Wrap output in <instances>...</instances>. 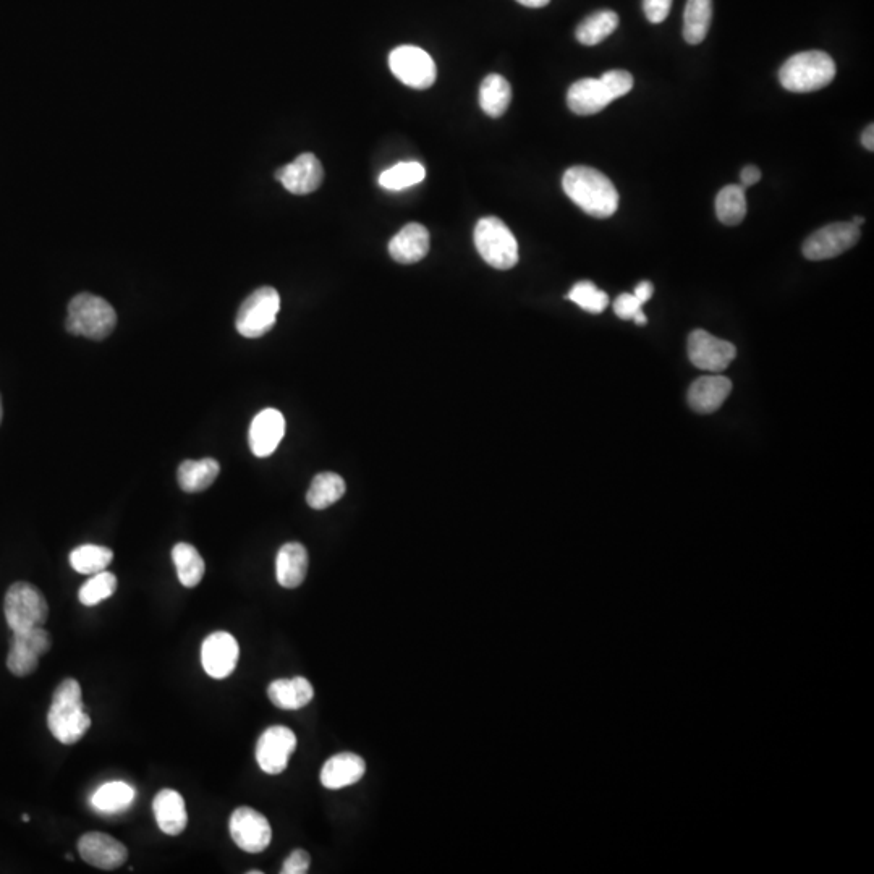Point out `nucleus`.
Segmentation results:
<instances>
[{
	"label": "nucleus",
	"instance_id": "nucleus-7",
	"mask_svg": "<svg viewBox=\"0 0 874 874\" xmlns=\"http://www.w3.org/2000/svg\"><path fill=\"white\" fill-rule=\"evenodd\" d=\"M279 310H281V297L276 289L261 287L255 290L238 310L235 319L238 334L247 339L263 337L276 326Z\"/></svg>",
	"mask_w": 874,
	"mask_h": 874
},
{
	"label": "nucleus",
	"instance_id": "nucleus-16",
	"mask_svg": "<svg viewBox=\"0 0 874 874\" xmlns=\"http://www.w3.org/2000/svg\"><path fill=\"white\" fill-rule=\"evenodd\" d=\"M276 179L293 195H308L321 187L324 170L318 157L311 153L298 156L295 161L277 170Z\"/></svg>",
	"mask_w": 874,
	"mask_h": 874
},
{
	"label": "nucleus",
	"instance_id": "nucleus-44",
	"mask_svg": "<svg viewBox=\"0 0 874 874\" xmlns=\"http://www.w3.org/2000/svg\"><path fill=\"white\" fill-rule=\"evenodd\" d=\"M517 2L525 7H530V9H541V7H546L551 0H517Z\"/></svg>",
	"mask_w": 874,
	"mask_h": 874
},
{
	"label": "nucleus",
	"instance_id": "nucleus-28",
	"mask_svg": "<svg viewBox=\"0 0 874 874\" xmlns=\"http://www.w3.org/2000/svg\"><path fill=\"white\" fill-rule=\"evenodd\" d=\"M713 20V0H687L684 12V39L696 46L708 36Z\"/></svg>",
	"mask_w": 874,
	"mask_h": 874
},
{
	"label": "nucleus",
	"instance_id": "nucleus-40",
	"mask_svg": "<svg viewBox=\"0 0 874 874\" xmlns=\"http://www.w3.org/2000/svg\"><path fill=\"white\" fill-rule=\"evenodd\" d=\"M672 0H643V10H645L648 22L658 25L664 22L669 13H671Z\"/></svg>",
	"mask_w": 874,
	"mask_h": 874
},
{
	"label": "nucleus",
	"instance_id": "nucleus-15",
	"mask_svg": "<svg viewBox=\"0 0 874 874\" xmlns=\"http://www.w3.org/2000/svg\"><path fill=\"white\" fill-rule=\"evenodd\" d=\"M78 852L88 865L106 871L117 870L128 858L127 847L104 832H88L81 836Z\"/></svg>",
	"mask_w": 874,
	"mask_h": 874
},
{
	"label": "nucleus",
	"instance_id": "nucleus-26",
	"mask_svg": "<svg viewBox=\"0 0 874 874\" xmlns=\"http://www.w3.org/2000/svg\"><path fill=\"white\" fill-rule=\"evenodd\" d=\"M135 797V789L127 782H107L94 792L91 805L99 813L115 815L132 807Z\"/></svg>",
	"mask_w": 874,
	"mask_h": 874
},
{
	"label": "nucleus",
	"instance_id": "nucleus-4",
	"mask_svg": "<svg viewBox=\"0 0 874 874\" xmlns=\"http://www.w3.org/2000/svg\"><path fill=\"white\" fill-rule=\"evenodd\" d=\"M115 326H117V313L111 303L98 295L80 293L68 303L65 327L73 336L104 340L111 336Z\"/></svg>",
	"mask_w": 874,
	"mask_h": 874
},
{
	"label": "nucleus",
	"instance_id": "nucleus-23",
	"mask_svg": "<svg viewBox=\"0 0 874 874\" xmlns=\"http://www.w3.org/2000/svg\"><path fill=\"white\" fill-rule=\"evenodd\" d=\"M308 551L300 543H287L279 549L276 559V577L287 590L298 588L308 573Z\"/></svg>",
	"mask_w": 874,
	"mask_h": 874
},
{
	"label": "nucleus",
	"instance_id": "nucleus-37",
	"mask_svg": "<svg viewBox=\"0 0 874 874\" xmlns=\"http://www.w3.org/2000/svg\"><path fill=\"white\" fill-rule=\"evenodd\" d=\"M614 313L620 319H632L638 326H645L648 323L645 313H643V303L638 300L633 293H622L614 302Z\"/></svg>",
	"mask_w": 874,
	"mask_h": 874
},
{
	"label": "nucleus",
	"instance_id": "nucleus-30",
	"mask_svg": "<svg viewBox=\"0 0 874 874\" xmlns=\"http://www.w3.org/2000/svg\"><path fill=\"white\" fill-rule=\"evenodd\" d=\"M619 26V15L612 10H599V12L591 13L590 17H586L580 25H578L575 36L577 41L583 46H596L603 43L604 39L609 38Z\"/></svg>",
	"mask_w": 874,
	"mask_h": 874
},
{
	"label": "nucleus",
	"instance_id": "nucleus-36",
	"mask_svg": "<svg viewBox=\"0 0 874 874\" xmlns=\"http://www.w3.org/2000/svg\"><path fill=\"white\" fill-rule=\"evenodd\" d=\"M567 298H569L570 302L580 306L582 310L593 314L603 313V311L606 310L607 305H609V297H607V293L598 289V287L590 281H582L573 285V289L570 290Z\"/></svg>",
	"mask_w": 874,
	"mask_h": 874
},
{
	"label": "nucleus",
	"instance_id": "nucleus-22",
	"mask_svg": "<svg viewBox=\"0 0 874 874\" xmlns=\"http://www.w3.org/2000/svg\"><path fill=\"white\" fill-rule=\"evenodd\" d=\"M429 232L425 225L407 224L389 242V255L400 264H415L428 255Z\"/></svg>",
	"mask_w": 874,
	"mask_h": 874
},
{
	"label": "nucleus",
	"instance_id": "nucleus-46",
	"mask_svg": "<svg viewBox=\"0 0 874 874\" xmlns=\"http://www.w3.org/2000/svg\"><path fill=\"white\" fill-rule=\"evenodd\" d=\"M2 416H4V407H2V397H0V423H2Z\"/></svg>",
	"mask_w": 874,
	"mask_h": 874
},
{
	"label": "nucleus",
	"instance_id": "nucleus-35",
	"mask_svg": "<svg viewBox=\"0 0 874 874\" xmlns=\"http://www.w3.org/2000/svg\"><path fill=\"white\" fill-rule=\"evenodd\" d=\"M117 590V577L111 572H99L81 586L78 599L86 607L98 606Z\"/></svg>",
	"mask_w": 874,
	"mask_h": 874
},
{
	"label": "nucleus",
	"instance_id": "nucleus-21",
	"mask_svg": "<svg viewBox=\"0 0 874 874\" xmlns=\"http://www.w3.org/2000/svg\"><path fill=\"white\" fill-rule=\"evenodd\" d=\"M154 818L157 826L167 836H180L188 826V813L185 800L174 789H162L154 797Z\"/></svg>",
	"mask_w": 874,
	"mask_h": 874
},
{
	"label": "nucleus",
	"instance_id": "nucleus-33",
	"mask_svg": "<svg viewBox=\"0 0 874 874\" xmlns=\"http://www.w3.org/2000/svg\"><path fill=\"white\" fill-rule=\"evenodd\" d=\"M716 214L726 225H739L747 216V195L742 185H727L716 196Z\"/></svg>",
	"mask_w": 874,
	"mask_h": 874
},
{
	"label": "nucleus",
	"instance_id": "nucleus-14",
	"mask_svg": "<svg viewBox=\"0 0 874 874\" xmlns=\"http://www.w3.org/2000/svg\"><path fill=\"white\" fill-rule=\"evenodd\" d=\"M240 646L230 633L214 632L201 645V664L213 679H227L238 664Z\"/></svg>",
	"mask_w": 874,
	"mask_h": 874
},
{
	"label": "nucleus",
	"instance_id": "nucleus-18",
	"mask_svg": "<svg viewBox=\"0 0 874 874\" xmlns=\"http://www.w3.org/2000/svg\"><path fill=\"white\" fill-rule=\"evenodd\" d=\"M611 93L601 78H583L575 81L567 93L570 111L577 115H594L604 111L611 102Z\"/></svg>",
	"mask_w": 874,
	"mask_h": 874
},
{
	"label": "nucleus",
	"instance_id": "nucleus-10",
	"mask_svg": "<svg viewBox=\"0 0 874 874\" xmlns=\"http://www.w3.org/2000/svg\"><path fill=\"white\" fill-rule=\"evenodd\" d=\"M51 635L44 627L13 632L12 645L7 656V667L15 677L33 674L39 666V658L51 650Z\"/></svg>",
	"mask_w": 874,
	"mask_h": 874
},
{
	"label": "nucleus",
	"instance_id": "nucleus-29",
	"mask_svg": "<svg viewBox=\"0 0 874 874\" xmlns=\"http://www.w3.org/2000/svg\"><path fill=\"white\" fill-rule=\"evenodd\" d=\"M172 561H174L180 583L185 588H195L200 585L204 577V559L195 546L188 543L175 544L172 549Z\"/></svg>",
	"mask_w": 874,
	"mask_h": 874
},
{
	"label": "nucleus",
	"instance_id": "nucleus-31",
	"mask_svg": "<svg viewBox=\"0 0 874 874\" xmlns=\"http://www.w3.org/2000/svg\"><path fill=\"white\" fill-rule=\"evenodd\" d=\"M345 489L347 488L342 476L337 473H319L314 476L313 483L306 493V502L311 509L324 510L340 501L345 494Z\"/></svg>",
	"mask_w": 874,
	"mask_h": 874
},
{
	"label": "nucleus",
	"instance_id": "nucleus-38",
	"mask_svg": "<svg viewBox=\"0 0 874 874\" xmlns=\"http://www.w3.org/2000/svg\"><path fill=\"white\" fill-rule=\"evenodd\" d=\"M601 81L606 85L614 101L630 93L633 88V77L627 70H609L603 73Z\"/></svg>",
	"mask_w": 874,
	"mask_h": 874
},
{
	"label": "nucleus",
	"instance_id": "nucleus-39",
	"mask_svg": "<svg viewBox=\"0 0 874 874\" xmlns=\"http://www.w3.org/2000/svg\"><path fill=\"white\" fill-rule=\"evenodd\" d=\"M311 858L310 853L306 850L298 849L290 853L284 865H282V874H305L310 871Z\"/></svg>",
	"mask_w": 874,
	"mask_h": 874
},
{
	"label": "nucleus",
	"instance_id": "nucleus-24",
	"mask_svg": "<svg viewBox=\"0 0 874 874\" xmlns=\"http://www.w3.org/2000/svg\"><path fill=\"white\" fill-rule=\"evenodd\" d=\"M268 696L272 705L284 711H297L310 705L314 690L310 680L305 677L295 679L274 680L268 687Z\"/></svg>",
	"mask_w": 874,
	"mask_h": 874
},
{
	"label": "nucleus",
	"instance_id": "nucleus-17",
	"mask_svg": "<svg viewBox=\"0 0 874 874\" xmlns=\"http://www.w3.org/2000/svg\"><path fill=\"white\" fill-rule=\"evenodd\" d=\"M285 434V418L276 408H266L253 418L248 433L250 449L256 457L264 459L276 452Z\"/></svg>",
	"mask_w": 874,
	"mask_h": 874
},
{
	"label": "nucleus",
	"instance_id": "nucleus-48",
	"mask_svg": "<svg viewBox=\"0 0 874 874\" xmlns=\"http://www.w3.org/2000/svg\"><path fill=\"white\" fill-rule=\"evenodd\" d=\"M261 873H263V871H256V870L248 871V874H261Z\"/></svg>",
	"mask_w": 874,
	"mask_h": 874
},
{
	"label": "nucleus",
	"instance_id": "nucleus-9",
	"mask_svg": "<svg viewBox=\"0 0 874 874\" xmlns=\"http://www.w3.org/2000/svg\"><path fill=\"white\" fill-rule=\"evenodd\" d=\"M860 227L852 222H836L816 230L803 243V255L811 261H823L841 256L857 245Z\"/></svg>",
	"mask_w": 874,
	"mask_h": 874
},
{
	"label": "nucleus",
	"instance_id": "nucleus-25",
	"mask_svg": "<svg viewBox=\"0 0 874 874\" xmlns=\"http://www.w3.org/2000/svg\"><path fill=\"white\" fill-rule=\"evenodd\" d=\"M219 462L214 459L185 460L179 467V484L185 493H201L219 476Z\"/></svg>",
	"mask_w": 874,
	"mask_h": 874
},
{
	"label": "nucleus",
	"instance_id": "nucleus-43",
	"mask_svg": "<svg viewBox=\"0 0 874 874\" xmlns=\"http://www.w3.org/2000/svg\"><path fill=\"white\" fill-rule=\"evenodd\" d=\"M862 145L865 146V149L868 151H874V125L870 124L865 128V132L862 135Z\"/></svg>",
	"mask_w": 874,
	"mask_h": 874
},
{
	"label": "nucleus",
	"instance_id": "nucleus-45",
	"mask_svg": "<svg viewBox=\"0 0 874 874\" xmlns=\"http://www.w3.org/2000/svg\"><path fill=\"white\" fill-rule=\"evenodd\" d=\"M863 222H865V217L855 216L852 219V224L857 225V227H862Z\"/></svg>",
	"mask_w": 874,
	"mask_h": 874
},
{
	"label": "nucleus",
	"instance_id": "nucleus-19",
	"mask_svg": "<svg viewBox=\"0 0 874 874\" xmlns=\"http://www.w3.org/2000/svg\"><path fill=\"white\" fill-rule=\"evenodd\" d=\"M732 391V382L721 374L701 376L688 391V404L696 413H714L726 402Z\"/></svg>",
	"mask_w": 874,
	"mask_h": 874
},
{
	"label": "nucleus",
	"instance_id": "nucleus-27",
	"mask_svg": "<svg viewBox=\"0 0 874 874\" xmlns=\"http://www.w3.org/2000/svg\"><path fill=\"white\" fill-rule=\"evenodd\" d=\"M512 101V88L502 75L491 73L480 86V106L484 114L497 119L509 109Z\"/></svg>",
	"mask_w": 874,
	"mask_h": 874
},
{
	"label": "nucleus",
	"instance_id": "nucleus-20",
	"mask_svg": "<svg viewBox=\"0 0 874 874\" xmlns=\"http://www.w3.org/2000/svg\"><path fill=\"white\" fill-rule=\"evenodd\" d=\"M366 773V763L361 756L344 751L327 760L321 771V784L329 790H340L357 784Z\"/></svg>",
	"mask_w": 874,
	"mask_h": 874
},
{
	"label": "nucleus",
	"instance_id": "nucleus-12",
	"mask_svg": "<svg viewBox=\"0 0 874 874\" xmlns=\"http://www.w3.org/2000/svg\"><path fill=\"white\" fill-rule=\"evenodd\" d=\"M230 836L238 849L247 853H261L272 841L268 818L250 807H240L230 816Z\"/></svg>",
	"mask_w": 874,
	"mask_h": 874
},
{
	"label": "nucleus",
	"instance_id": "nucleus-6",
	"mask_svg": "<svg viewBox=\"0 0 874 874\" xmlns=\"http://www.w3.org/2000/svg\"><path fill=\"white\" fill-rule=\"evenodd\" d=\"M4 614L12 632L44 627L49 617L44 594L31 583L17 582L5 594Z\"/></svg>",
	"mask_w": 874,
	"mask_h": 874
},
{
	"label": "nucleus",
	"instance_id": "nucleus-1",
	"mask_svg": "<svg viewBox=\"0 0 874 874\" xmlns=\"http://www.w3.org/2000/svg\"><path fill=\"white\" fill-rule=\"evenodd\" d=\"M565 195L588 216L607 219L619 208V191L606 175L593 167H570L562 179Z\"/></svg>",
	"mask_w": 874,
	"mask_h": 874
},
{
	"label": "nucleus",
	"instance_id": "nucleus-3",
	"mask_svg": "<svg viewBox=\"0 0 874 874\" xmlns=\"http://www.w3.org/2000/svg\"><path fill=\"white\" fill-rule=\"evenodd\" d=\"M836 77V64L823 51H807L785 60L779 70V80L792 93H811L831 85Z\"/></svg>",
	"mask_w": 874,
	"mask_h": 874
},
{
	"label": "nucleus",
	"instance_id": "nucleus-13",
	"mask_svg": "<svg viewBox=\"0 0 874 874\" xmlns=\"http://www.w3.org/2000/svg\"><path fill=\"white\" fill-rule=\"evenodd\" d=\"M735 355L737 350L734 344L718 339L703 329H696L688 337V357L698 370L722 373L735 360Z\"/></svg>",
	"mask_w": 874,
	"mask_h": 874
},
{
	"label": "nucleus",
	"instance_id": "nucleus-11",
	"mask_svg": "<svg viewBox=\"0 0 874 874\" xmlns=\"http://www.w3.org/2000/svg\"><path fill=\"white\" fill-rule=\"evenodd\" d=\"M297 748V735L285 726H272L264 730L256 743V761L263 773L277 776L289 766L290 756Z\"/></svg>",
	"mask_w": 874,
	"mask_h": 874
},
{
	"label": "nucleus",
	"instance_id": "nucleus-47",
	"mask_svg": "<svg viewBox=\"0 0 874 874\" xmlns=\"http://www.w3.org/2000/svg\"><path fill=\"white\" fill-rule=\"evenodd\" d=\"M22 819H23V823H28V821H30V816H28V815H23V816H22Z\"/></svg>",
	"mask_w": 874,
	"mask_h": 874
},
{
	"label": "nucleus",
	"instance_id": "nucleus-34",
	"mask_svg": "<svg viewBox=\"0 0 874 874\" xmlns=\"http://www.w3.org/2000/svg\"><path fill=\"white\" fill-rule=\"evenodd\" d=\"M426 179V169L416 161L399 162L379 175V185L386 190L400 191Z\"/></svg>",
	"mask_w": 874,
	"mask_h": 874
},
{
	"label": "nucleus",
	"instance_id": "nucleus-2",
	"mask_svg": "<svg viewBox=\"0 0 874 874\" xmlns=\"http://www.w3.org/2000/svg\"><path fill=\"white\" fill-rule=\"evenodd\" d=\"M47 726L64 745H75L90 730L91 718L83 705V693L75 679H65L52 695Z\"/></svg>",
	"mask_w": 874,
	"mask_h": 874
},
{
	"label": "nucleus",
	"instance_id": "nucleus-32",
	"mask_svg": "<svg viewBox=\"0 0 874 874\" xmlns=\"http://www.w3.org/2000/svg\"><path fill=\"white\" fill-rule=\"evenodd\" d=\"M114 561V552L106 546L98 544H83L70 552V565L81 575H96Z\"/></svg>",
	"mask_w": 874,
	"mask_h": 874
},
{
	"label": "nucleus",
	"instance_id": "nucleus-42",
	"mask_svg": "<svg viewBox=\"0 0 874 874\" xmlns=\"http://www.w3.org/2000/svg\"><path fill=\"white\" fill-rule=\"evenodd\" d=\"M653 292H654L653 284H651V282H648V281H643L637 285V289H635V292H633V295H635V297H637L638 300H640V302L643 303V305H645L646 302H650L651 297H653Z\"/></svg>",
	"mask_w": 874,
	"mask_h": 874
},
{
	"label": "nucleus",
	"instance_id": "nucleus-5",
	"mask_svg": "<svg viewBox=\"0 0 874 874\" xmlns=\"http://www.w3.org/2000/svg\"><path fill=\"white\" fill-rule=\"evenodd\" d=\"M475 247L481 258L499 271L518 263V243L509 227L497 217H483L475 227Z\"/></svg>",
	"mask_w": 874,
	"mask_h": 874
},
{
	"label": "nucleus",
	"instance_id": "nucleus-41",
	"mask_svg": "<svg viewBox=\"0 0 874 874\" xmlns=\"http://www.w3.org/2000/svg\"><path fill=\"white\" fill-rule=\"evenodd\" d=\"M740 180H742L743 188L753 187L761 180V170L756 166L743 167Z\"/></svg>",
	"mask_w": 874,
	"mask_h": 874
},
{
	"label": "nucleus",
	"instance_id": "nucleus-8",
	"mask_svg": "<svg viewBox=\"0 0 874 874\" xmlns=\"http://www.w3.org/2000/svg\"><path fill=\"white\" fill-rule=\"evenodd\" d=\"M389 67L397 80L413 90H428L437 78L433 57L416 46L394 49L389 56Z\"/></svg>",
	"mask_w": 874,
	"mask_h": 874
}]
</instances>
